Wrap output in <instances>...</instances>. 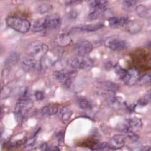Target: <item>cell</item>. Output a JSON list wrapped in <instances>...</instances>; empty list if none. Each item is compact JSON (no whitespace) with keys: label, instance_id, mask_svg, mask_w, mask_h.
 <instances>
[{"label":"cell","instance_id":"6da1fadb","mask_svg":"<svg viewBox=\"0 0 151 151\" xmlns=\"http://www.w3.org/2000/svg\"><path fill=\"white\" fill-rule=\"evenodd\" d=\"M35 27L38 31L45 29H56L61 25V20L58 16H47L35 21Z\"/></svg>","mask_w":151,"mask_h":151},{"label":"cell","instance_id":"7a4b0ae2","mask_svg":"<svg viewBox=\"0 0 151 151\" xmlns=\"http://www.w3.org/2000/svg\"><path fill=\"white\" fill-rule=\"evenodd\" d=\"M6 22L10 28L21 33H26L31 28L29 21L21 17H8L6 19Z\"/></svg>","mask_w":151,"mask_h":151},{"label":"cell","instance_id":"3957f363","mask_svg":"<svg viewBox=\"0 0 151 151\" xmlns=\"http://www.w3.org/2000/svg\"><path fill=\"white\" fill-rule=\"evenodd\" d=\"M33 103L27 93L24 94L18 99L15 107V114L19 119L23 118L28 111L32 107Z\"/></svg>","mask_w":151,"mask_h":151},{"label":"cell","instance_id":"277c9868","mask_svg":"<svg viewBox=\"0 0 151 151\" xmlns=\"http://www.w3.org/2000/svg\"><path fill=\"white\" fill-rule=\"evenodd\" d=\"M70 65L75 69H86L93 66V61L86 56L78 55L71 60Z\"/></svg>","mask_w":151,"mask_h":151},{"label":"cell","instance_id":"5b68a950","mask_svg":"<svg viewBox=\"0 0 151 151\" xmlns=\"http://www.w3.org/2000/svg\"><path fill=\"white\" fill-rule=\"evenodd\" d=\"M48 50V47L41 42L32 43L28 48V52L32 57H40L44 55Z\"/></svg>","mask_w":151,"mask_h":151},{"label":"cell","instance_id":"8992f818","mask_svg":"<svg viewBox=\"0 0 151 151\" xmlns=\"http://www.w3.org/2000/svg\"><path fill=\"white\" fill-rule=\"evenodd\" d=\"M142 126V120L136 117L130 118L127 119L122 125L120 129L126 133L133 132L139 130Z\"/></svg>","mask_w":151,"mask_h":151},{"label":"cell","instance_id":"52a82bcc","mask_svg":"<svg viewBox=\"0 0 151 151\" xmlns=\"http://www.w3.org/2000/svg\"><path fill=\"white\" fill-rule=\"evenodd\" d=\"M105 46L113 51H122L127 48L126 41L114 38H108L104 42Z\"/></svg>","mask_w":151,"mask_h":151},{"label":"cell","instance_id":"ba28073f","mask_svg":"<svg viewBox=\"0 0 151 151\" xmlns=\"http://www.w3.org/2000/svg\"><path fill=\"white\" fill-rule=\"evenodd\" d=\"M139 76V72L135 68H131L126 71L122 79L126 85L132 86L139 80L140 77Z\"/></svg>","mask_w":151,"mask_h":151},{"label":"cell","instance_id":"9c48e42d","mask_svg":"<svg viewBox=\"0 0 151 151\" xmlns=\"http://www.w3.org/2000/svg\"><path fill=\"white\" fill-rule=\"evenodd\" d=\"M93 50V45L88 41H83L78 43L75 47V51L78 55L86 56Z\"/></svg>","mask_w":151,"mask_h":151},{"label":"cell","instance_id":"30bf717a","mask_svg":"<svg viewBox=\"0 0 151 151\" xmlns=\"http://www.w3.org/2000/svg\"><path fill=\"white\" fill-rule=\"evenodd\" d=\"M109 25L113 28H119L125 26L129 19L125 17H110L108 19Z\"/></svg>","mask_w":151,"mask_h":151},{"label":"cell","instance_id":"8fae6325","mask_svg":"<svg viewBox=\"0 0 151 151\" xmlns=\"http://www.w3.org/2000/svg\"><path fill=\"white\" fill-rule=\"evenodd\" d=\"M37 65V61L35 57L31 55L23 58L21 61V67L26 71L34 70Z\"/></svg>","mask_w":151,"mask_h":151},{"label":"cell","instance_id":"7c38bea8","mask_svg":"<svg viewBox=\"0 0 151 151\" xmlns=\"http://www.w3.org/2000/svg\"><path fill=\"white\" fill-rule=\"evenodd\" d=\"M109 149L117 150L122 148L125 144L124 137L122 135H116L108 143Z\"/></svg>","mask_w":151,"mask_h":151},{"label":"cell","instance_id":"4fadbf2b","mask_svg":"<svg viewBox=\"0 0 151 151\" xmlns=\"http://www.w3.org/2000/svg\"><path fill=\"white\" fill-rule=\"evenodd\" d=\"M125 26L126 31L130 34L137 33L142 28V22L139 21H129Z\"/></svg>","mask_w":151,"mask_h":151},{"label":"cell","instance_id":"5bb4252c","mask_svg":"<svg viewBox=\"0 0 151 151\" xmlns=\"http://www.w3.org/2000/svg\"><path fill=\"white\" fill-rule=\"evenodd\" d=\"M76 74L74 70L71 71H57L54 73L55 77L59 81L64 83L67 79L70 77H73Z\"/></svg>","mask_w":151,"mask_h":151},{"label":"cell","instance_id":"9a60e30c","mask_svg":"<svg viewBox=\"0 0 151 151\" xmlns=\"http://www.w3.org/2000/svg\"><path fill=\"white\" fill-rule=\"evenodd\" d=\"M136 14L142 18H149L151 17V7H147L143 5H139L136 6Z\"/></svg>","mask_w":151,"mask_h":151},{"label":"cell","instance_id":"2e32d148","mask_svg":"<svg viewBox=\"0 0 151 151\" xmlns=\"http://www.w3.org/2000/svg\"><path fill=\"white\" fill-rule=\"evenodd\" d=\"M72 114L73 112L69 107H65L61 109L60 111L59 116L62 123L64 124H66L67 123H68L71 118Z\"/></svg>","mask_w":151,"mask_h":151},{"label":"cell","instance_id":"e0dca14e","mask_svg":"<svg viewBox=\"0 0 151 151\" xmlns=\"http://www.w3.org/2000/svg\"><path fill=\"white\" fill-rule=\"evenodd\" d=\"M58 110V106L55 104H48L44 106L41 109V113L45 116H51L57 113Z\"/></svg>","mask_w":151,"mask_h":151},{"label":"cell","instance_id":"ac0fdd59","mask_svg":"<svg viewBox=\"0 0 151 151\" xmlns=\"http://www.w3.org/2000/svg\"><path fill=\"white\" fill-rule=\"evenodd\" d=\"M103 27V25L101 23L97 24H89V25H82L81 27H77V29L81 31H87V32H92L99 30Z\"/></svg>","mask_w":151,"mask_h":151},{"label":"cell","instance_id":"d6986e66","mask_svg":"<svg viewBox=\"0 0 151 151\" xmlns=\"http://www.w3.org/2000/svg\"><path fill=\"white\" fill-rule=\"evenodd\" d=\"M55 41L58 45L61 47H65L70 44V43L71 42V39L69 35L64 34L58 35Z\"/></svg>","mask_w":151,"mask_h":151},{"label":"cell","instance_id":"ffe728a7","mask_svg":"<svg viewBox=\"0 0 151 151\" xmlns=\"http://www.w3.org/2000/svg\"><path fill=\"white\" fill-rule=\"evenodd\" d=\"M107 0H89L90 6L93 9H105Z\"/></svg>","mask_w":151,"mask_h":151},{"label":"cell","instance_id":"44dd1931","mask_svg":"<svg viewBox=\"0 0 151 151\" xmlns=\"http://www.w3.org/2000/svg\"><path fill=\"white\" fill-rule=\"evenodd\" d=\"M105 11V9H93L88 16V19L90 21L97 19L103 15Z\"/></svg>","mask_w":151,"mask_h":151},{"label":"cell","instance_id":"7402d4cb","mask_svg":"<svg viewBox=\"0 0 151 151\" xmlns=\"http://www.w3.org/2000/svg\"><path fill=\"white\" fill-rule=\"evenodd\" d=\"M18 58H19V56L17 53L16 52L11 53L6 58L5 61V65L6 66H11L15 64L17 62Z\"/></svg>","mask_w":151,"mask_h":151},{"label":"cell","instance_id":"603a6c76","mask_svg":"<svg viewBox=\"0 0 151 151\" xmlns=\"http://www.w3.org/2000/svg\"><path fill=\"white\" fill-rule=\"evenodd\" d=\"M78 104L80 108L84 110H90L92 106L90 102L85 98H79L77 100Z\"/></svg>","mask_w":151,"mask_h":151},{"label":"cell","instance_id":"cb8c5ba5","mask_svg":"<svg viewBox=\"0 0 151 151\" xmlns=\"http://www.w3.org/2000/svg\"><path fill=\"white\" fill-rule=\"evenodd\" d=\"M137 0H123V7L126 10H132L136 6Z\"/></svg>","mask_w":151,"mask_h":151},{"label":"cell","instance_id":"d4e9b609","mask_svg":"<svg viewBox=\"0 0 151 151\" xmlns=\"http://www.w3.org/2000/svg\"><path fill=\"white\" fill-rule=\"evenodd\" d=\"M139 83L141 85H147L151 83V74H145L139 78Z\"/></svg>","mask_w":151,"mask_h":151},{"label":"cell","instance_id":"484cf974","mask_svg":"<svg viewBox=\"0 0 151 151\" xmlns=\"http://www.w3.org/2000/svg\"><path fill=\"white\" fill-rule=\"evenodd\" d=\"M103 87L104 88H106L108 90H113V91L117 90L118 88H119V87L117 86V84H114L113 83L110 82V81L103 82Z\"/></svg>","mask_w":151,"mask_h":151},{"label":"cell","instance_id":"4316f807","mask_svg":"<svg viewBox=\"0 0 151 151\" xmlns=\"http://www.w3.org/2000/svg\"><path fill=\"white\" fill-rule=\"evenodd\" d=\"M52 9V6L47 4L41 5L38 7V12L41 14H44L45 12H48Z\"/></svg>","mask_w":151,"mask_h":151},{"label":"cell","instance_id":"83f0119b","mask_svg":"<svg viewBox=\"0 0 151 151\" xmlns=\"http://www.w3.org/2000/svg\"><path fill=\"white\" fill-rule=\"evenodd\" d=\"M109 149V144L107 142H103V143H98L93 150H104V149Z\"/></svg>","mask_w":151,"mask_h":151},{"label":"cell","instance_id":"f1b7e54d","mask_svg":"<svg viewBox=\"0 0 151 151\" xmlns=\"http://www.w3.org/2000/svg\"><path fill=\"white\" fill-rule=\"evenodd\" d=\"M114 70L116 74L122 78L123 77V76L126 73V71L124 69H123L122 67H120L119 65H117L115 66Z\"/></svg>","mask_w":151,"mask_h":151},{"label":"cell","instance_id":"f546056e","mask_svg":"<svg viewBox=\"0 0 151 151\" xmlns=\"http://www.w3.org/2000/svg\"><path fill=\"white\" fill-rule=\"evenodd\" d=\"M64 132L63 130L59 132L57 134L56 137L57 139L58 142L60 143H62L64 142Z\"/></svg>","mask_w":151,"mask_h":151},{"label":"cell","instance_id":"4dcf8cb0","mask_svg":"<svg viewBox=\"0 0 151 151\" xmlns=\"http://www.w3.org/2000/svg\"><path fill=\"white\" fill-rule=\"evenodd\" d=\"M147 103H148V101L144 98V97L140 98L137 101V104L139 106H144L146 105Z\"/></svg>","mask_w":151,"mask_h":151},{"label":"cell","instance_id":"1f68e13d","mask_svg":"<svg viewBox=\"0 0 151 151\" xmlns=\"http://www.w3.org/2000/svg\"><path fill=\"white\" fill-rule=\"evenodd\" d=\"M35 97L37 100H42L44 99V95L40 91H37L35 93Z\"/></svg>","mask_w":151,"mask_h":151},{"label":"cell","instance_id":"d6a6232c","mask_svg":"<svg viewBox=\"0 0 151 151\" xmlns=\"http://www.w3.org/2000/svg\"><path fill=\"white\" fill-rule=\"evenodd\" d=\"M144 98L148 101H151V89H149L146 91L144 96Z\"/></svg>","mask_w":151,"mask_h":151},{"label":"cell","instance_id":"836d02e7","mask_svg":"<svg viewBox=\"0 0 151 151\" xmlns=\"http://www.w3.org/2000/svg\"><path fill=\"white\" fill-rule=\"evenodd\" d=\"M111 67H112V64H111V63L110 61H109V62L106 63L104 65V68L106 70H109L111 69Z\"/></svg>","mask_w":151,"mask_h":151},{"label":"cell","instance_id":"e575fe53","mask_svg":"<svg viewBox=\"0 0 151 151\" xmlns=\"http://www.w3.org/2000/svg\"><path fill=\"white\" fill-rule=\"evenodd\" d=\"M147 46H148L149 47L151 48V41H150V42H149L148 43V44H147Z\"/></svg>","mask_w":151,"mask_h":151},{"label":"cell","instance_id":"d590c367","mask_svg":"<svg viewBox=\"0 0 151 151\" xmlns=\"http://www.w3.org/2000/svg\"><path fill=\"white\" fill-rule=\"evenodd\" d=\"M2 109L1 107H0V116H1V114H2Z\"/></svg>","mask_w":151,"mask_h":151},{"label":"cell","instance_id":"8d00e7d4","mask_svg":"<svg viewBox=\"0 0 151 151\" xmlns=\"http://www.w3.org/2000/svg\"><path fill=\"white\" fill-rule=\"evenodd\" d=\"M1 88L0 87V94H1Z\"/></svg>","mask_w":151,"mask_h":151}]
</instances>
